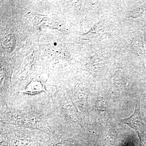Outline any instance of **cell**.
I'll use <instances>...</instances> for the list:
<instances>
[{
  "instance_id": "obj_1",
  "label": "cell",
  "mask_w": 146,
  "mask_h": 146,
  "mask_svg": "<svg viewBox=\"0 0 146 146\" xmlns=\"http://www.w3.org/2000/svg\"><path fill=\"white\" fill-rule=\"evenodd\" d=\"M3 119V121L7 124L38 129L46 133L52 131L46 120L36 114L11 110L5 113Z\"/></svg>"
},
{
  "instance_id": "obj_2",
  "label": "cell",
  "mask_w": 146,
  "mask_h": 146,
  "mask_svg": "<svg viewBox=\"0 0 146 146\" xmlns=\"http://www.w3.org/2000/svg\"><path fill=\"white\" fill-rule=\"evenodd\" d=\"M120 123L129 126L138 134L141 143L146 136V126L143 121L140 111V100L136 101L135 110L133 114L129 117L119 120Z\"/></svg>"
},
{
  "instance_id": "obj_3",
  "label": "cell",
  "mask_w": 146,
  "mask_h": 146,
  "mask_svg": "<svg viewBox=\"0 0 146 146\" xmlns=\"http://www.w3.org/2000/svg\"><path fill=\"white\" fill-rule=\"evenodd\" d=\"M44 90L40 82H35L31 84L26 89V93L30 94H35Z\"/></svg>"
},
{
  "instance_id": "obj_4",
  "label": "cell",
  "mask_w": 146,
  "mask_h": 146,
  "mask_svg": "<svg viewBox=\"0 0 146 146\" xmlns=\"http://www.w3.org/2000/svg\"><path fill=\"white\" fill-rule=\"evenodd\" d=\"M96 107L97 109L99 111H106L108 107L107 102L102 97H98L97 100Z\"/></svg>"
},
{
  "instance_id": "obj_5",
  "label": "cell",
  "mask_w": 146,
  "mask_h": 146,
  "mask_svg": "<svg viewBox=\"0 0 146 146\" xmlns=\"http://www.w3.org/2000/svg\"><path fill=\"white\" fill-rule=\"evenodd\" d=\"M115 79L114 81L116 82V84H123L126 83L125 80V77L124 74L122 73L121 72L119 71V73H116L115 76Z\"/></svg>"
}]
</instances>
